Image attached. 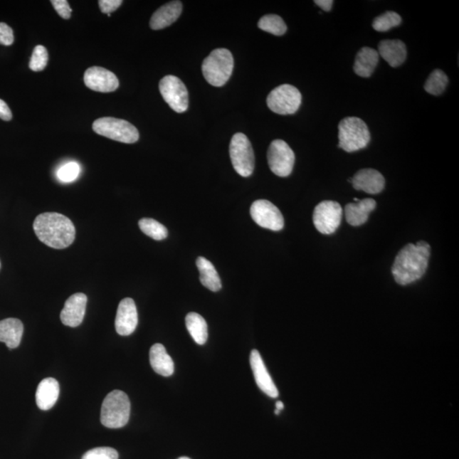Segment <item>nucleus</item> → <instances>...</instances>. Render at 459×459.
<instances>
[{
  "label": "nucleus",
  "mask_w": 459,
  "mask_h": 459,
  "mask_svg": "<svg viewBox=\"0 0 459 459\" xmlns=\"http://www.w3.org/2000/svg\"><path fill=\"white\" fill-rule=\"evenodd\" d=\"M401 23V17L394 11H387L384 14L376 17L373 28L378 32H387Z\"/></svg>",
  "instance_id": "c756f323"
},
{
  "label": "nucleus",
  "mask_w": 459,
  "mask_h": 459,
  "mask_svg": "<svg viewBox=\"0 0 459 459\" xmlns=\"http://www.w3.org/2000/svg\"><path fill=\"white\" fill-rule=\"evenodd\" d=\"M233 56L226 49H216L205 58L202 71L209 85L216 87L225 85L233 73Z\"/></svg>",
  "instance_id": "39448f33"
},
{
  "label": "nucleus",
  "mask_w": 459,
  "mask_h": 459,
  "mask_svg": "<svg viewBox=\"0 0 459 459\" xmlns=\"http://www.w3.org/2000/svg\"><path fill=\"white\" fill-rule=\"evenodd\" d=\"M431 256V246L425 241L408 243L397 253L391 273L401 286L418 281L426 274Z\"/></svg>",
  "instance_id": "f257e3e1"
},
{
  "label": "nucleus",
  "mask_w": 459,
  "mask_h": 459,
  "mask_svg": "<svg viewBox=\"0 0 459 459\" xmlns=\"http://www.w3.org/2000/svg\"><path fill=\"white\" fill-rule=\"evenodd\" d=\"M84 81L89 89L102 93L115 91L120 86V81L115 73L100 67L87 69Z\"/></svg>",
  "instance_id": "ddd939ff"
},
{
  "label": "nucleus",
  "mask_w": 459,
  "mask_h": 459,
  "mask_svg": "<svg viewBox=\"0 0 459 459\" xmlns=\"http://www.w3.org/2000/svg\"><path fill=\"white\" fill-rule=\"evenodd\" d=\"M86 304L87 296L82 292L70 296L60 312L63 325L72 327L80 326L84 321Z\"/></svg>",
  "instance_id": "2eb2a0df"
},
{
  "label": "nucleus",
  "mask_w": 459,
  "mask_h": 459,
  "mask_svg": "<svg viewBox=\"0 0 459 459\" xmlns=\"http://www.w3.org/2000/svg\"><path fill=\"white\" fill-rule=\"evenodd\" d=\"M186 325L188 332L199 345L206 343L208 339V325L202 316L196 312L187 314Z\"/></svg>",
  "instance_id": "a878e982"
},
{
  "label": "nucleus",
  "mask_w": 459,
  "mask_h": 459,
  "mask_svg": "<svg viewBox=\"0 0 459 459\" xmlns=\"http://www.w3.org/2000/svg\"><path fill=\"white\" fill-rule=\"evenodd\" d=\"M376 201L371 199L358 200L357 203L348 204L344 208L345 218L349 225L359 226L369 220V213L376 208Z\"/></svg>",
  "instance_id": "a211bd4d"
},
{
  "label": "nucleus",
  "mask_w": 459,
  "mask_h": 459,
  "mask_svg": "<svg viewBox=\"0 0 459 459\" xmlns=\"http://www.w3.org/2000/svg\"><path fill=\"white\" fill-rule=\"evenodd\" d=\"M342 216L343 209L339 203L335 201H322L314 209V226L322 234H333L339 228Z\"/></svg>",
  "instance_id": "1a4fd4ad"
},
{
  "label": "nucleus",
  "mask_w": 459,
  "mask_h": 459,
  "mask_svg": "<svg viewBox=\"0 0 459 459\" xmlns=\"http://www.w3.org/2000/svg\"><path fill=\"white\" fill-rule=\"evenodd\" d=\"M14 42V34L11 28L4 23H0V45L11 46Z\"/></svg>",
  "instance_id": "f704fd0d"
},
{
  "label": "nucleus",
  "mask_w": 459,
  "mask_h": 459,
  "mask_svg": "<svg viewBox=\"0 0 459 459\" xmlns=\"http://www.w3.org/2000/svg\"><path fill=\"white\" fill-rule=\"evenodd\" d=\"M51 4L56 11L63 19H69L71 17L72 9L70 7L67 0H52Z\"/></svg>",
  "instance_id": "72a5a7b5"
},
{
  "label": "nucleus",
  "mask_w": 459,
  "mask_h": 459,
  "mask_svg": "<svg viewBox=\"0 0 459 459\" xmlns=\"http://www.w3.org/2000/svg\"><path fill=\"white\" fill-rule=\"evenodd\" d=\"M93 130L96 134L122 143L132 144L137 142L139 137V131L133 125L115 117L96 120Z\"/></svg>",
  "instance_id": "423d86ee"
},
{
  "label": "nucleus",
  "mask_w": 459,
  "mask_h": 459,
  "mask_svg": "<svg viewBox=\"0 0 459 459\" xmlns=\"http://www.w3.org/2000/svg\"><path fill=\"white\" fill-rule=\"evenodd\" d=\"M268 159L269 167L275 176L287 177L294 169L295 152L283 139H275L270 143Z\"/></svg>",
  "instance_id": "9d476101"
},
{
  "label": "nucleus",
  "mask_w": 459,
  "mask_h": 459,
  "mask_svg": "<svg viewBox=\"0 0 459 459\" xmlns=\"http://www.w3.org/2000/svg\"><path fill=\"white\" fill-rule=\"evenodd\" d=\"M139 226L143 233L156 240V241H161V240L168 237L167 228L159 221L153 220V218H142L139 221Z\"/></svg>",
  "instance_id": "bb28decb"
},
{
  "label": "nucleus",
  "mask_w": 459,
  "mask_h": 459,
  "mask_svg": "<svg viewBox=\"0 0 459 459\" xmlns=\"http://www.w3.org/2000/svg\"><path fill=\"white\" fill-rule=\"evenodd\" d=\"M49 55L45 46H37L34 48L29 68L33 72H41L46 68Z\"/></svg>",
  "instance_id": "2f4dec72"
},
{
  "label": "nucleus",
  "mask_w": 459,
  "mask_h": 459,
  "mask_svg": "<svg viewBox=\"0 0 459 459\" xmlns=\"http://www.w3.org/2000/svg\"><path fill=\"white\" fill-rule=\"evenodd\" d=\"M315 3L322 8L323 11H330L332 7H333L334 1H332V0H316Z\"/></svg>",
  "instance_id": "4c0bfd02"
},
{
  "label": "nucleus",
  "mask_w": 459,
  "mask_h": 459,
  "mask_svg": "<svg viewBox=\"0 0 459 459\" xmlns=\"http://www.w3.org/2000/svg\"><path fill=\"white\" fill-rule=\"evenodd\" d=\"M81 172L80 165L76 162H69L58 169L56 177L63 183H70L76 181Z\"/></svg>",
  "instance_id": "7c9ffc66"
},
{
  "label": "nucleus",
  "mask_w": 459,
  "mask_h": 459,
  "mask_svg": "<svg viewBox=\"0 0 459 459\" xmlns=\"http://www.w3.org/2000/svg\"><path fill=\"white\" fill-rule=\"evenodd\" d=\"M178 459H191V458L187 457H181V458H179Z\"/></svg>",
  "instance_id": "a19ab883"
},
{
  "label": "nucleus",
  "mask_w": 459,
  "mask_h": 459,
  "mask_svg": "<svg viewBox=\"0 0 459 459\" xmlns=\"http://www.w3.org/2000/svg\"><path fill=\"white\" fill-rule=\"evenodd\" d=\"M24 327L19 319L7 318L0 321V342L6 343L9 349L19 347Z\"/></svg>",
  "instance_id": "4be33fe9"
},
{
  "label": "nucleus",
  "mask_w": 459,
  "mask_h": 459,
  "mask_svg": "<svg viewBox=\"0 0 459 459\" xmlns=\"http://www.w3.org/2000/svg\"><path fill=\"white\" fill-rule=\"evenodd\" d=\"M302 102V95L298 89L290 85L277 87L268 96V106L275 113L280 115H294Z\"/></svg>",
  "instance_id": "6e6552de"
},
{
  "label": "nucleus",
  "mask_w": 459,
  "mask_h": 459,
  "mask_svg": "<svg viewBox=\"0 0 459 459\" xmlns=\"http://www.w3.org/2000/svg\"><path fill=\"white\" fill-rule=\"evenodd\" d=\"M371 141L366 122L356 117H348L339 124V147L347 152L364 149Z\"/></svg>",
  "instance_id": "7ed1b4c3"
},
{
  "label": "nucleus",
  "mask_w": 459,
  "mask_h": 459,
  "mask_svg": "<svg viewBox=\"0 0 459 459\" xmlns=\"http://www.w3.org/2000/svg\"><path fill=\"white\" fill-rule=\"evenodd\" d=\"M150 364L152 369L164 377L174 374V364L163 344H153L150 349Z\"/></svg>",
  "instance_id": "5701e85b"
},
{
  "label": "nucleus",
  "mask_w": 459,
  "mask_h": 459,
  "mask_svg": "<svg viewBox=\"0 0 459 459\" xmlns=\"http://www.w3.org/2000/svg\"><path fill=\"white\" fill-rule=\"evenodd\" d=\"M448 84V78L441 70H435L426 82L425 90L428 94L440 95L443 93Z\"/></svg>",
  "instance_id": "c85d7f7f"
},
{
  "label": "nucleus",
  "mask_w": 459,
  "mask_h": 459,
  "mask_svg": "<svg viewBox=\"0 0 459 459\" xmlns=\"http://www.w3.org/2000/svg\"><path fill=\"white\" fill-rule=\"evenodd\" d=\"M230 157L236 172L243 177L251 176L255 169V159L246 135L243 133L233 135L230 143Z\"/></svg>",
  "instance_id": "0eeeda50"
},
{
  "label": "nucleus",
  "mask_w": 459,
  "mask_h": 459,
  "mask_svg": "<svg viewBox=\"0 0 459 459\" xmlns=\"http://www.w3.org/2000/svg\"><path fill=\"white\" fill-rule=\"evenodd\" d=\"M275 409H278L279 411H282L284 408V404L281 401H277V403H275Z\"/></svg>",
  "instance_id": "58836bf2"
},
{
  "label": "nucleus",
  "mask_w": 459,
  "mask_h": 459,
  "mask_svg": "<svg viewBox=\"0 0 459 459\" xmlns=\"http://www.w3.org/2000/svg\"><path fill=\"white\" fill-rule=\"evenodd\" d=\"M122 4V0H100L99 6L104 14L111 15Z\"/></svg>",
  "instance_id": "c9c22d12"
},
{
  "label": "nucleus",
  "mask_w": 459,
  "mask_h": 459,
  "mask_svg": "<svg viewBox=\"0 0 459 459\" xmlns=\"http://www.w3.org/2000/svg\"><path fill=\"white\" fill-rule=\"evenodd\" d=\"M60 386L58 380L53 378L43 379L36 391V403L43 411L53 408L58 400Z\"/></svg>",
  "instance_id": "aec40b11"
},
{
  "label": "nucleus",
  "mask_w": 459,
  "mask_h": 459,
  "mask_svg": "<svg viewBox=\"0 0 459 459\" xmlns=\"http://www.w3.org/2000/svg\"><path fill=\"white\" fill-rule=\"evenodd\" d=\"M354 188L369 194H379L386 186V180L381 173L373 169H364L358 172L351 179Z\"/></svg>",
  "instance_id": "f3484780"
},
{
  "label": "nucleus",
  "mask_w": 459,
  "mask_h": 459,
  "mask_svg": "<svg viewBox=\"0 0 459 459\" xmlns=\"http://www.w3.org/2000/svg\"><path fill=\"white\" fill-rule=\"evenodd\" d=\"M196 263L199 270L201 283L213 292L221 290V280L211 262L208 260L206 258L199 257Z\"/></svg>",
  "instance_id": "393cba45"
},
{
  "label": "nucleus",
  "mask_w": 459,
  "mask_h": 459,
  "mask_svg": "<svg viewBox=\"0 0 459 459\" xmlns=\"http://www.w3.org/2000/svg\"><path fill=\"white\" fill-rule=\"evenodd\" d=\"M280 413H281V411H279V410H278V409H275V415H279V414H280Z\"/></svg>",
  "instance_id": "ea45409f"
},
{
  "label": "nucleus",
  "mask_w": 459,
  "mask_h": 459,
  "mask_svg": "<svg viewBox=\"0 0 459 459\" xmlns=\"http://www.w3.org/2000/svg\"><path fill=\"white\" fill-rule=\"evenodd\" d=\"M159 90L165 102L174 112L181 113L187 110L189 96L180 78L173 75L165 76L159 83Z\"/></svg>",
  "instance_id": "9b49d317"
},
{
  "label": "nucleus",
  "mask_w": 459,
  "mask_h": 459,
  "mask_svg": "<svg viewBox=\"0 0 459 459\" xmlns=\"http://www.w3.org/2000/svg\"><path fill=\"white\" fill-rule=\"evenodd\" d=\"M258 27L265 31V32L275 35V36H282L287 32L285 23H284L282 17L278 15L272 14L262 16L259 23H258Z\"/></svg>",
  "instance_id": "cd10ccee"
},
{
  "label": "nucleus",
  "mask_w": 459,
  "mask_h": 459,
  "mask_svg": "<svg viewBox=\"0 0 459 459\" xmlns=\"http://www.w3.org/2000/svg\"><path fill=\"white\" fill-rule=\"evenodd\" d=\"M130 401L124 391H113L105 398L100 412V422L109 428H120L128 423Z\"/></svg>",
  "instance_id": "20e7f679"
},
{
  "label": "nucleus",
  "mask_w": 459,
  "mask_h": 459,
  "mask_svg": "<svg viewBox=\"0 0 459 459\" xmlns=\"http://www.w3.org/2000/svg\"><path fill=\"white\" fill-rule=\"evenodd\" d=\"M182 12V3L181 1H172L165 4L152 15L150 21V27L153 30L164 29L173 24Z\"/></svg>",
  "instance_id": "6ab92c4d"
},
{
  "label": "nucleus",
  "mask_w": 459,
  "mask_h": 459,
  "mask_svg": "<svg viewBox=\"0 0 459 459\" xmlns=\"http://www.w3.org/2000/svg\"><path fill=\"white\" fill-rule=\"evenodd\" d=\"M378 53L392 68H397L404 63L406 58L405 43L398 39L383 41L379 43Z\"/></svg>",
  "instance_id": "412c9836"
},
{
  "label": "nucleus",
  "mask_w": 459,
  "mask_h": 459,
  "mask_svg": "<svg viewBox=\"0 0 459 459\" xmlns=\"http://www.w3.org/2000/svg\"><path fill=\"white\" fill-rule=\"evenodd\" d=\"M379 60V55L377 51L369 47L362 48L356 56L354 72L362 78H369L377 67Z\"/></svg>",
  "instance_id": "b1692460"
},
{
  "label": "nucleus",
  "mask_w": 459,
  "mask_h": 459,
  "mask_svg": "<svg viewBox=\"0 0 459 459\" xmlns=\"http://www.w3.org/2000/svg\"><path fill=\"white\" fill-rule=\"evenodd\" d=\"M250 365L258 387L265 395L270 397H278L279 392L278 388L275 386L272 377H270L269 371L264 364V361L262 359L260 354L257 349H253L251 352Z\"/></svg>",
  "instance_id": "dca6fc26"
},
{
  "label": "nucleus",
  "mask_w": 459,
  "mask_h": 459,
  "mask_svg": "<svg viewBox=\"0 0 459 459\" xmlns=\"http://www.w3.org/2000/svg\"><path fill=\"white\" fill-rule=\"evenodd\" d=\"M251 217L265 229L281 231L284 227V218L281 211L273 203L260 199L253 202L250 208Z\"/></svg>",
  "instance_id": "f8f14e48"
},
{
  "label": "nucleus",
  "mask_w": 459,
  "mask_h": 459,
  "mask_svg": "<svg viewBox=\"0 0 459 459\" xmlns=\"http://www.w3.org/2000/svg\"><path fill=\"white\" fill-rule=\"evenodd\" d=\"M33 230L38 238L52 248H68L75 239L73 222L58 213L39 214L33 222Z\"/></svg>",
  "instance_id": "f03ea898"
},
{
  "label": "nucleus",
  "mask_w": 459,
  "mask_h": 459,
  "mask_svg": "<svg viewBox=\"0 0 459 459\" xmlns=\"http://www.w3.org/2000/svg\"><path fill=\"white\" fill-rule=\"evenodd\" d=\"M119 453L111 448H96L87 452L82 459H117Z\"/></svg>",
  "instance_id": "473e14b6"
},
{
  "label": "nucleus",
  "mask_w": 459,
  "mask_h": 459,
  "mask_svg": "<svg viewBox=\"0 0 459 459\" xmlns=\"http://www.w3.org/2000/svg\"><path fill=\"white\" fill-rule=\"evenodd\" d=\"M138 325V313L134 301L125 298L117 307L115 327L117 333L121 336L133 334Z\"/></svg>",
  "instance_id": "4468645a"
},
{
  "label": "nucleus",
  "mask_w": 459,
  "mask_h": 459,
  "mask_svg": "<svg viewBox=\"0 0 459 459\" xmlns=\"http://www.w3.org/2000/svg\"><path fill=\"white\" fill-rule=\"evenodd\" d=\"M0 119L4 121H10L12 119V113L8 105L0 99Z\"/></svg>",
  "instance_id": "e433bc0d"
}]
</instances>
